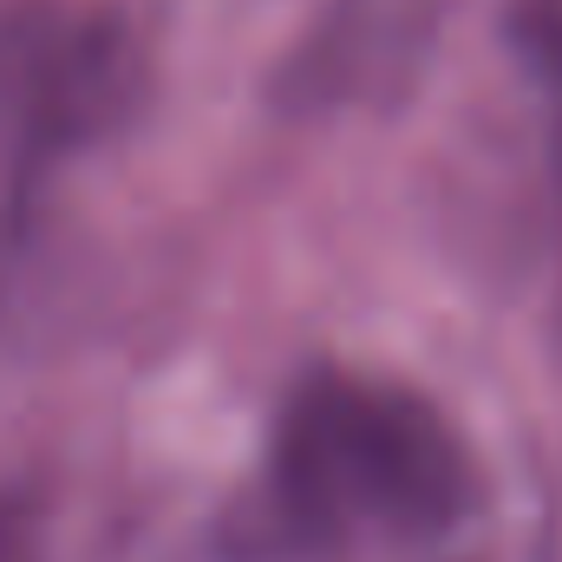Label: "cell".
Listing matches in <instances>:
<instances>
[{
  "instance_id": "4",
  "label": "cell",
  "mask_w": 562,
  "mask_h": 562,
  "mask_svg": "<svg viewBox=\"0 0 562 562\" xmlns=\"http://www.w3.org/2000/svg\"><path fill=\"white\" fill-rule=\"evenodd\" d=\"M0 562H20V543H13V524H0Z\"/></svg>"
},
{
  "instance_id": "2",
  "label": "cell",
  "mask_w": 562,
  "mask_h": 562,
  "mask_svg": "<svg viewBox=\"0 0 562 562\" xmlns=\"http://www.w3.org/2000/svg\"><path fill=\"white\" fill-rule=\"evenodd\" d=\"M431 33H438L431 0H334L321 26L281 66V112L321 119V112H360V105L406 99L431 53Z\"/></svg>"
},
{
  "instance_id": "3",
  "label": "cell",
  "mask_w": 562,
  "mask_h": 562,
  "mask_svg": "<svg viewBox=\"0 0 562 562\" xmlns=\"http://www.w3.org/2000/svg\"><path fill=\"white\" fill-rule=\"evenodd\" d=\"M510 40L524 46L543 99H550V125H557V157H562V0H517L510 7Z\"/></svg>"
},
{
  "instance_id": "1",
  "label": "cell",
  "mask_w": 562,
  "mask_h": 562,
  "mask_svg": "<svg viewBox=\"0 0 562 562\" xmlns=\"http://www.w3.org/2000/svg\"><path fill=\"white\" fill-rule=\"evenodd\" d=\"M471 510V451L419 386L314 367L294 380L256 497L262 537L321 550L353 530L445 537Z\"/></svg>"
}]
</instances>
